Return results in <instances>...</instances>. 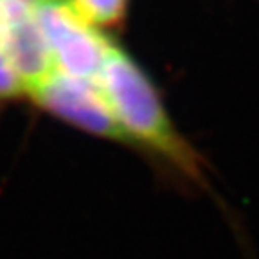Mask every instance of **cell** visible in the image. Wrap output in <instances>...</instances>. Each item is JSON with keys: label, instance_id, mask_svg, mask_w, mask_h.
Masks as SVG:
<instances>
[{"label": "cell", "instance_id": "3957f363", "mask_svg": "<svg viewBox=\"0 0 259 259\" xmlns=\"http://www.w3.org/2000/svg\"><path fill=\"white\" fill-rule=\"evenodd\" d=\"M0 47L32 94L58 72L32 0H4L0 6Z\"/></svg>", "mask_w": 259, "mask_h": 259}, {"label": "cell", "instance_id": "6da1fadb", "mask_svg": "<svg viewBox=\"0 0 259 259\" xmlns=\"http://www.w3.org/2000/svg\"><path fill=\"white\" fill-rule=\"evenodd\" d=\"M96 83L126 139L144 142L184 169H193V158L175 135L153 85L126 54L112 47Z\"/></svg>", "mask_w": 259, "mask_h": 259}, {"label": "cell", "instance_id": "52a82bcc", "mask_svg": "<svg viewBox=\"0 0 259 259\" xmlns=\"http://www.w3.org/2000/svg\"><path fill=\"white\" fill-rule=\"evenodd\" d=\"M2 2H4V0H0V6H2Z\"/></svg>", "mask_w": 259, "mask_h": 259}, {"label": "cell", "instance_id": "7a4b0ae2", "mask_svg": "<svg viewBox=\"0 0 259 259\" xmlns=\"http://www.w3.org/2000/svg\"><path fill=\"white\" fill-rule=\"evenodd\" d=\"M32 6L58 72L96 81L112 51L108 40L70 0H32Z\"/></svg>", "mask_w": 259, "mask_h": 259}, {"label": "cell", "instance_id": "8992f818", "mask_svg": "<svg viewBox=\"0 0 259 259\" xmlns=\"http://www.w3.org/2000/svg\"><path fill=\"white\" fill-rule=\"evenodd\" d=\"M22 92H25L24 83L15 72L11 61L6 56L4 49L0 47V99L20 96Z\"/></svg>", "mask_w": 259, "mask_h": 259}, {"label": "cell", "instance_id": "5b68a950", "mask_svg": "<svg viewBox=\"0 0 259 259\" xmlns=\"http://www.w3.org/2000/svg\"><path fill=\"white\" fill-rule=\"evenodd\" d=\"M70 4L92 25H113L124 16L128 0H70Z\"/></svg>", "mask_w": 259, "mask_h": 259}, {"label": "cell", "instance_id": "277c9868", "mask_svg": "<svg viewBox=\"0 0 259 259\" xmlns=\"http://www.w3.org/2000/svg\"><path fill=\"white\" fill-rule=\"evenodd\" d=\"M31 96L49 112L56 113L87 132L119 141L126 139L96 81L56 72Z\"/></svg>", "mask_w": 259, "mask_h": 259}]
</instances>
